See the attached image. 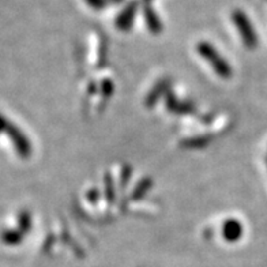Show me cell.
<instances>
[{"label": "cell", "instance_id": "6", "mask_svg": "<svg viewBox=\"0 0 267 267\" xmlns=\"http://www.w3.org/2000/svg\"><path fill=\"white\" fill-rule=\"evenodd\" d=\"M221 232H222V236L228 243H236V241L240 240L244 230H243V225L240 224V221L230 218L225 221Z\"/></svg>", "mask_w": 267, "mask_h": 267}, {"label": "cell", "instance_id": "11", "mask_svg": "<svg viewBox=\"0 0 267 267\" xmlns=\"http://www.w3.org/2000/svg\"><path fill=\"white\" fill-rule=\"evenodd\" d=\"M104 197L109 204L116 200V188H115L112 176L109 173L104 176Z\"/></svg>", "mask_w": 267, "mask_h": 267}, {"label": "cell", "instance_id": "12", "mask_svg": "<svg viewBox=\"0 0 267 267\" xmlns=\"http://www.w3.org/2000/svg\"><path fill=\"white\" fill-rule=\"evenodd\" d=\"M100 89H101V96L108 100V98H111V96L113 94V91H115V86L109 79H104L101 82V86H100Z\"/></svg>", "mask_w": 267, "mask_h": 267}, {"label": "cell", "instance_id": "19", "mask_svg": "<svg viewBox=\"0 0 267 267\" xmlns=\"http://www.w3.org/2000/svg\"><path fill=\"white\" fill-rule=\"evenodd\" d=\"M142 1L144 3V5H150V3H151L153 0H142Z\"/></svg>", "mask_w": 267, "mask_h": 267}, {"label": "cell", "instance_id": "16", "mask_svg": "<svg viewBox=\"0 0 267 267\" xmlns=\"http://www.w3.org/2000/svg\"><path fill=\"white\" fill-rule=\"evenodd\" d=\"M19 224H21L23 230L30 229V217H29V214H23V215H22L21 219H19Z\"/></svg>", "mask_w": 267, "mask_h": 267}, {"label": "cell", "instance_id": "7", "mask_svg": "<svg viewBox=\"0 0 267 267\" xmlns=\"http://www.w3.org/2000/svg\"><path fill=\"white\" fill-rule=\"evenodd\" d=\"M143 18H144V23L146 26L149 29V32L151 34H161L162 33V22H161L160 15L155 12V10H153L151 5H144L143 7Z\"/></svg>", "mask_w": 267, "mask_h": 267}, {"label": "cell", "instance_id": "3", "mask_svg": "<svg viewBox=\"0 0 267 267\" xmlns=\"http://www.w3.org/2000/svg\"><path fill=\"white\" fill-rule=\"evenodd\" d=\"M138 10H139L138 0H130L129 3L124 5V8L119 12V15L116 16V21H115V25H116V27H118L119 30H122V32H129L130 29L133 27L134 21H135V16L138 14Z\"/></svg>", "mask_w": 267, "mask_h": 267}, {"label": "cell", "instance_id": "17", "mask_svg": "<svg viewBox=\"0 0 267 267\" xmlns=\"http://www.w3.org/2000/svg\"><path fill=\"white\" fill-rule=\"evenodd\" d=\"M96 91H97L96 83H94V82H91L90 85H89V93H91V94H94Z\"/></svg>", "mask_w": 267, "mask_h": 267}, {"label": "cell", "instance_id": "14", "mask_svg": "<svg viewBox=\"0 0 267 267\" xmlns=\"http://www.w3.org/2000/svg\"><path fill=\"white\" fill-rule=\"evenodd\" d=\"M130 177H131V168L129 165H124L122 168V173H120V187L126 188Z\"/></svg>", "mask_w": 267, "mask_h": 267}, {"label": "cell", "instance_id": "9", "mask_svg": "<svg viewBox=\"0 0 267 267\" xmlns=\"http://www.w3.org/2000/svg\"><path fill=\"white\" fill-rule=\"evenodd\" d=\"M10 134L12 139H14V142H15L16 147H18L19 154L23 155V157H29V155H30V151H32V147H30L29 140L16 129H11Z\"/></svg>", "mask_w": 267, "mask_h": 267}, {"label": "cell", "instance_id": "5", "mask_svg": "<svg viewBox=\"0 0 267 267\" xmlns=\"http://www.w3.org/2000/svg\"><path fill=\"white\" fill-rule=\"evenodd\" d=\"M171 85L172 80L169 78H164V79L158 80L153 89L147 93V96L144 98V105L147 108H153L160 101L162 97H165V94L168 91H171Z\"/></svg>", "mask_w": 267, "mask_h": 267}, {"label": "cell", "instance_id": "15", "mask_svg": "<svg viewBox=\"0 0 267 267\" xmlns=\"http://www.w3.org/2000/svg\"><path fill=\"white\" fill-rule=\"evenodd\" d=\"M86 198H87L89 202L93 203V204L98 202V199H100V191H98V188H91V190H89L87 194H86Z\"/></svg>", "mask_w": 267, "mask_h": 267}, {"label": "cell", "instance_id": "13", "mask_svg": "<svg viewBox=\"0 0 267 267\" xmlns=\"http://www.w3.org/2000/svg\"><path fill=\"white\" fill-rule=\"evenodd\" d=\"M86 4L89 5L90 8L96 11H102L105 10L109 4V1L108 0H85Z\"/></svg>", "mask_w": 267, "mask_h": 267}, {"label": "cell", "instance_id": "2", "mask_svg": "<svg viewBox=\"0 0 267 267\" xmlns=\"http://www.w3.org/2000/svg\"><path fill=\"white\" fill-rule=\"evenodd\" d=\"M230 18H232V22L235 23V26L237 27V32L240 34L243 44L247 48H255L258 45L257 32H255V29L252 26L251 21L247 16L246 12H243L241 10H235L232 12Z\"/></svg>", "mask_w": 267, "mask_h": 267}, {"label": "cell", "instance_id": "20", "mask_svg": "<svg viewBox=\"0 0 267 267\" xmlns=\"http://www.w3.org/2000/svg\"><path fill=\"white\" fill-rule=\"evenodd\" d=\"M266 164H267V158H266Z\"/></svg>", "mask_w": 267, "mask_h": 267}, {"label": "cell", "instance_id": "8", "mask_svg": "<svg viewBox=\"0 0 267 267\" xmlns=\"http://www.w3.org/2000/svg\"><path fill=\"white\" fill-rule=\"evenodd\" d=\"M151 187H153V179L151 177H144V179H142L135 186L130 198L133 199V200H140V199H143L147 195V193L151 190Z\"/></svg>", "mask_w": 267, "mask_h": 267}, {"label": "cell", "instance_id": "1", "mask_svg": "<svg viewBox=\"0 0 267 267\" xmlns=\"http://www.w3.org/2000/svg\"><path fill=\"white\" fill-rule=\"evenodd\" d=\"M197 52H198L203 59L207 60L210 66L213 67V69L215 71V74L218 75L219 78L222 79H229L233 71H232V67L226 62L225 58H222L217 49L214 48L213 45L207 41H200L197 45Z\"/></svg>", "mask_w": 267, "mask_h": 267}, {"label": "cell", "instance_id": "10", "mask_svg": "<svg viewBox=\"0 0 267 267\" xmlns=\"http://www.w3.org/2000/svg\"><path fill=\"white\" fill-rule=\"evenodd\" d=\"M211 142V139L207 135H198V136H193V138L183 139L182 146L187 147V149H203L208 146Z\"/></svg>", "mask_w": 267, "mask_h": 267}, {"label": "cell", "instance_id": "4", "mask_svg": "<svg viewBox=\"0 0 267 267\" xmlns=\"http://www.w3.org/2000/svg\"><path fill=\"white\" fill-rule=\"evenodd\" d=\"M164 98H165V107L168 112L175 113V115H194L197 112V107L193 102L179 100L172 91H168Z\"/></svg>", "mask_w": 267, "mask_h": 267}, {"label": "cell", "instance_id": "18", "mask_svg": "<svg viewBox=\"0 0 267 267\" xmlns=\"http://www.w3.org/2000/svg\"><path fill=\"white\" fill-rule=\"evenodd\" d=\"M111 4H115V5H119V4H122V3H124L126 0H108Z\"/></svg>", "mask_w": 267, "mask_h": 267}]
</instances>
